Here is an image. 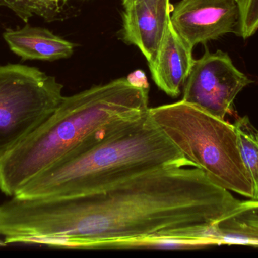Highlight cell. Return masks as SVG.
<instances>
[{"label":"cell","instance_id":"obj_17","mask_svg":"<svg viewBox=\"0 0 258 258\" xmlns=\"http://www.w3.org/2000/svg\"><path fill=\"white\" fill-rule=\"evenodd\" d=\"M6 243H5L4 241H3V239H0V247H3L6 246Z\"/></svg>","mask_w":258,"mask_h":258},{"label":"cell","instance_id":"obj_14","mask_svg":"<svg viewBox=\"0 0 258 258\" xmlns=\"http://www.w3.org/2000/svg\"><path fill=\"white\" fill-rule=\"evenodd\" d=\"M0 6L9 8L25 22L33 15L44 18L49 9L46 0H0Z\"/></svg>","mask_w":258,"mask_h":258},{"label":"cell","instance_id":"obj_15","mask_svg":"<svg viewBox=\"0 0 258 258\" xmlns=\"http://www.w3.org/2000/svg\"><path fill=\"white\" fill-rule=\"evenodd\" d=\"M122 1L124 7L127 8L128 7V6H132V5L135 4V3L144 1V0H122Z\"/></svg>","mask_w":258,"mask_h":258},{"label":"cell","instance_id":"obj_12","mask_svg":"<svg viewBox=\"0 0 258 258\" xmlns=\"http://www.w3.org/2000/svg\"><path fill=\"white\" fill-rule=\"evenodd\" d=\"M233 125L237 134L241 157L252 180V200H258V130L248 116L238 118Z\"/></svg>","mask_w":258,"mask_h":258},{"label":"cell","instance_id":"obj_16","mask_svg":"<svg viewBox=\"0 0 258 258\" xmlns=\"http://www.w3.org/2000/svg\"><path fill=\"white\" fill-rule=\"evenodd\" d=\"M48 1L60 7V3H65V2L68 1V0H48Z\"/></svg>","mask_w":258,"mask_h":258},{"label":"cell","instance_id":"obj_3","mask_svg":"<svg viewBox=\"0 0 258 258\" xmlns=\"http://www.w3.org/2000/svg\"><path fill=\"white\" fill-rule=\"evenodd\" d=\"M149 109L148 86L128 77L63 97L54 113L0 162V190L15 196L33 177L101 130Z\"/></svg>","mask_w":258,"mask_h":258},{"label":"cell","instance_id":"obj_2","mask_svg":"<svg viewBox=\"0 0 258 258\" xmlns=\"http://www.w3.org/2000/svg\"><path fill=\"white\" fill-rule=\"evenodd\" d=\"M181 163L192 164L159 128L148 110L101 130L87 143L33 177L15 196H79Z\"/></svg>","mask_w":258,"mask_h":258},{"label":"cell","instance_id":"obj_18","mask_svg":"<svg viewBox=\"0 0 258 258\" xmlns=\"http://www.w3.org/2000/svg\"><path fill=\"white\" fill-rule=\"evenodd\" d=\"M236 1L239 2V0H236Z\"/></svg>","mask_w":258,"mask_h":258},{"label":"cell","instance_id":"obj_8","mask_svg":"<svg viewBox=\"0 0 258 258\" xmlns=\"http://www.w3.org/2000/svg\"><path fill=\"white\" fill-rule=\"evenodd\" d=\"M170 0H144L125 8L122 15V37L139 48L149 65L158 51L171 23Z\"/></svg>","mask_w":258,"mask_h":258},{"label":"cell","instance_id":"obj_7","mask_svg":"<svg viewBox=\"0 0 258 258\" xmlns=\"http://www.w3.org/2000/svg\"><path fill=\"white\" fill-rule=\"evenodd\" d=\"M239 18L236 0H181L171 12V23L194 49L198 44L236 33Z\"/></svg>","mask_w":258,"mask_h":258},{"label":"cell","instance_id":"obj_1","mask_svg":"<svg viewBox=\"0 0 258 258\" xmlns=\"http://www.w3.org/2000/svg\"><path fill=\"white\" fill-rule=\"evenodd\" d=\"M241 201L191 163L158 168L86 195L0 204L8 244L67 249H199Z\"/></svg>","mask_w":258,"mask_h":258},{"label":"cell","instance_id":"obj_9","mask_svg":"<svg viewBox=\"0 0 258 258\" xmlns=\"http://www.w3.org/2000/svg\"><path fill=\"white\" fill-rule=\"evenodd\" d=\"M192 51L170 23L156 60L149 65L156 86L169 96L180 95L195 62Z\"/></svg>","mask_w":258,"mask_h":258},{"label":"cell","instance_id":"obj_6","mask_svg":"<svg viewBox=\"0 0 258 258\" xmlns=\"http://www.w3.org/2000/svg\"><path fill=\"white\" fill-rule=\"evenodd\" d=\"M254 83L235 66L228 53H206L195 60L183 86V101L224 119L233 110L238 94Z\"/></svg>","mask_w":258,"mask_h":258},{"label":"cell","instance_id":"obj_13","mask_svg":"<svg viewBox=\"0 0 258 258\" xmlns=\"http://www.w3.org/2000/svg\"><path fill=\"white\" fill-rule=\"evenodd\" d=\"M239 6L240 18L235 33L247 39L258 30V0H239Z\"/></svg>","mask_w":258,"mask_h":258},{"label":"cell","instance_id":"obj_11","mask_svg":"<svg viewBox=\"0 0 258 258\" xmlns=\"http://www.w3.org/2000/svg\"><path fill=\"white\" fill-rule=\"evenodd\" d=\"M215 245H241L258 248V200L242 201L221 219L214 231Z\"/></svg>","mask_w":258,"mask_h":258},{"label":"cell","instance_id":"obj_5","mask_svg":"<svg viewBox=\"0 0 258 258\" xmlns=\"http://www.w3.org/2000/svg\"><path fill=\"white\" fill-rule=\"evenodd\" d=\"M63 88L37 68L0 65V162L54 113Z\"/></svg>","mask_w":258,"mask_h":258},{"label":"cell","instance_id":"obj_10","mask_svg":"<svg viewBox=\"0 0 258 258\" xmlns=\"http://www.w3.org/2000/svg\"><path fill=\"white\" fill-rule=\"evenodd\" d=\"M3 38L10 49L23 60L55 61L72 56V42L56 36L42 27L24 26L18 30H8Z\"/></svg>","mask_w":258,"mask_h":258},{"label":"cell","instance_id":"obj_4","mask_svg":"<svg viewBox=\"0 0 258 258\" xmlns=\"http://www.w3.org/2000/svg\"><path fill=\"white\" fill-rule=\"evenodd\" d=\"M149 112L183 156L213 183L252 199V180L241 157L233 124L183 100Z\"/></svg>","mask_w":258,"mask_h":258}]
</instances>
